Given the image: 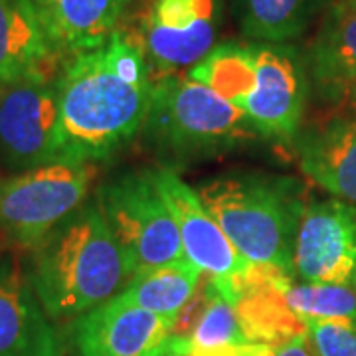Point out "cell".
I'll use <instances>...</instances> for the list:
<instances>
[{"label": "cell", "mask_w": 356, "mask_h": 356, "mask_svg": "<svg viewBox=\"0 0 356 356\" xmlns=\"http://www.w3.org/2000/svg\"><path fill=\"white\" fill-rule=\"evenodd\" d=\"M317 356H356V325L344 321H305Z\"/></svg>", "instance_id": "cell-23"}, {"label": "cell", "mask_w": 356, "mask_h": 356, "mask_svg": "<svg viewBox=\"0 0 356 356\" xmlns=\"http://www.w3.org/2000/svg\"><path fill=\"white\" fill-rule=\"evenodd\" d=\"M271 356H317L313 346L309 344V337L307 334H301L297 339H293L289 343L281 344L275 348V353Z\"/></svg>", "instance_id": "cell-25"}, {"label": "cell", "mask_w": 356, "mask_h": 356, "mask_svg": "<svg viewBox=\"0 0 356 356\" xmlns=\"http://www.w3.org/2000/svg\"><path fill=\"white\" fill-rule=\"evenodd\" d=\"M188 355V339L180 337H170V343L166 346L163 356H186Z\"/></svg>", "instance_id": "cell-26"}, {"label": "cell", "mask_w": 356, "mask_h": 356, "mask_svg": "<svg viewBox=\"0 0 356 356\" xmlns=\"http://www.w3.org/2000/svg\"><path fill=\"white\" fill-rule=\"evenodd\" d=\"M93 163L60 159L0 180V234L22 250L88 202Z\"/></svg>", "instance_id": "cell-6"}, {"label": "cell", "mask_w": 356, "mask_h": 356, "mask_svg": "<svg viewBox=\"0 0 356 356\" xmlns=\"http://www.w3.org/2000/svg\"><path fill=\"white\" fill-rule=\"evenodd\" d=\"M248 343L243 337L236 305L222 293H214L206 313L188 337V348H220L228 344Z\"/></svg>", "instance_id": "cell-22"}, {"label": "cell", "mask_w": 356, "mask_h": 356, "mask_svg": "<svg viewBox=\"0 0 356 356\" xmlns=\"http://www.w3.org/2000/svg\"><path fill=\"white\" fill-rule=\"evenodd\" d=\"M149 172L177 222L184 257L208 275L218 291L236 305L240 285L252 266L229 243L198 192L191 188L172 168L163 166Z\"/></svg>", "instance_id": "cell-9"}, {"label": "cell", "mask_w": 356, "mask_h": 356, "mask_svg": "<svg viewBox=\"0 0 356 356\" xmlns=\"http://www.w3.org/2000/svg\"><path fill=\"white\" fill-rule=\"evenodd\" d=\"M60 54L42 26L34 0H0V88L58 70Z\"/></svg>", "instance_id": "cell-17"}, {"label": "cell", "mask_w": 356, "mask_h": 356, "mask_svg": "<svg viewBox=\"0 0 356 356\" xmlns=\"http://www.w3.org/2000/svg\"><path fill=\"white\" fill-rule=\"evenodd\" d=\"M202 275V271L191 261L159 267L133 275L117 297L129 305L140 307L175 323L180 309L196 291Z\"/></svg>", "instance_id": "cell-18"}, {"label": "cell", "mask_w": 356, "mask_h": 356, "mask_svg": "<svg viewBox=\"0 0 356 356\" xmlns=\"http://www.w3.org/2000/svg\"><path fill=\"white\" fill-rule=\"evenodd\" d=\"M196 192L250 266L291 277L293 242L303 212L293 180L226 175L206 180Z\"/></svg>", "instance_id": "cell-3"}, {"label": "cell", "mask_w": 356, "mask_h": 356, "mask_svg": "<svg viewBox=\"0 0 356 356\" xmlns=\"http://www.w3.org/2000/svg\"><path fill=\"white\" fill-rule=\"evenodd\" d=\"M307 178L344 202L356 204V117H334L297 137Z\"/></svg>", "instance_id": "cell-14"}, {"label": "cell", "mask_w": 356, "mask_h": 356, "mask_svg": "<svg viewBox=\"0 0 356 356\" xmlns=\"http://www.w3.org/2000/svg\"><path fill=\"white\" fill-rule=\"evenodd\" d=\"M224 0H147L137 30L151 77L192 70L216 48Z\"/></svg>", "instance_id": "cell-8"}, {"label": "cell", "mask_w": 356, "mask_h": 356, "mask_svg": "<svg viewBox=\"0 0 356 356\" xmlns=\"http://www.w3.org/2000/svg\"><path fill=\"white\" fill-rule=\"evenodd\" d=\"M348 2H350V4H353V6H356V0H348Z\"/></svg>", "instance_id": "cell-29"}, {"label": "cell", "mask_w": 356, "mask_h": 356, "mask_svg": "<svg viewBox=\"0 0 356 356\" xmlns=\"http://www.w3.org/2000/svg\"><path fill=\"white\" fill-rule=\"evenodd\" d=\"M60 70L0 88V165L24 172L60 161Z\"/></svg>", "instance_id": "cell-7"}, {"label": "cell", "mask_w": 356, "mask_h": 356, "mask_svg": "<svg viewBox=\"0 0 356 356\" xmlns=\"http://www.w3.org/2000/svg\"><path fill=\"white\" fill-rule=\"evenodd\" d=\"M0 356H60L58 334L26 273L4 259L0 266Z\"/></svg>", "instance_id": "cell-13"}, {"label": "cell", "mask_w": 356, "mask_h": 356, "mask_svg": "<svg viewBox=\"0 0 356 356\" xmlns=\"http://www.w3.org/2000/svg\"><path fill=\"white\" fill-rule=\"evenodd\" d=\"M255 86L240 107L257 135L267 139H297L309 95L307 67L285 44H254Z\"/></svg>", "instance_id": "cell-10"}, {"label": "cell", "mask_w": 356, "mask_h": 356, "mask_svg": "<svg viewBox=\"0 0 356 356\" xmlns=\"http://www.w3.org/2000/svg\"><path fill=\"white\" fill-rule=\"evenodd\" d=\"M346 103L355 109V113H356V89L350 93V95H348V97H346Z\"/></svg>", "instance_id": "cell-27"}, {"label": "cell", "mask_w": 356, "mask_h": 356, "mask_svg": "<svg viewBox=\"0 0 356 356\" xmlns=\"http://www.w3.org/2000/svg\"><path fill=\"white\" fill-rule=\"evenodd\" d=\"M95 204L127 254L135 275L188 261L177 222L149 170L123 172L103 182Z\"/></svg>", "instance_id": "cell-5"}, {"label": "cell", "mask_w": 356, "mask_h": 356, "mask_svg": "<svg viewBox=\"0 0 356 356\" xmlns=\"http://www.w3.org/2000/svg\"><path fill=\"white\" fill-rule=\"evenodd\" d=\"M353 287H355V291H356V275H355V280H353V283H350Z\"/></svg>", "instance_id": "cell-28"}, {"label": "cell", "mask_w": 356, "mask_h": 356, "mask_svg": "<svg viewBox=\"0 0 356 356\" xmlns=\"http://www.w3.org/2000/svg\"><path fill=\"white\" fill-rule=\"evenodd\" d=\"M135 275L93 202H83L30 250L26 277L50 318L81 317L113 299Z\"/></svg>", "instance_id": "cell-2"}, {"label": "cell", "mask_w": 356, "mask_h": 356, "mask_svg": "<svg viewBox=\"0 0 356 356\" xmlns=\"http://www.w3.org/2000/svg\"><path fill=\"white\" fill-rule=\"evenodd\" d=\"M143 135L154 151L180 161L222 154L257 137L236 105L188 76L154 79Z\"/></svg>", "instance_id": "cell-4"}, {"label": "cell", "mask_w": 356, "mask_h": 356, "mask_svg": "<svg viewBox=\"0 0 356 356\" xmlns=\"http://www.w3.org/2000/svg\"><path fill=\"white\" fill-rule=\"evenodd\" d=\"M186 76L214 89L240 109L255 86L254 44H220Z\"/></svg>", "instance_id": "cell-19"}, {"label": "cell", "mask_w": 356, "mask_h": 356, "mask_svg": "<svg viewBox=\"0 0 356 356\" xmlns=\"http://www.w3.org/2000/svg\"><path fill=\"white\" fill-rule=\"evenodd\" d=\"M283 297L301 321H344L356 325V291L353 285L291 283Z\"/></svg>", "instance_id": "cell-21"}, {"label": "cell", "mask_w": 356, "mask_h": 356, "mask_svg": "<svg viewBox=\"0 0 356 356\" xmlns=\"http://www.w3.org/2000/svg\"><path fill=\"white\" fill-rule=\"evenodd\" d=\"M153 83L131 30L72 56L58 77L60 159L97 163L127 145L145 125Z\"/></svg>", "instance_id": "cell-1"}, {"label": "cell", "mask_w": 356, "mask_h": 356, "mask_svg": "<svg viewBox=\"0 0 356 356\" xmlns=\"http://www.w3.org/2000/svg\"><path fill=\"white\" fill-rule=\"evenodd\" d=\"M303 283L350 285L356 275V206L341 198L303 206L293 242Z\"/></svg>", "instance_id": "cell-11"}, {"label": "cell", "mask_w": 356, "mask_h": 356, "mask_svg": "<svg viewBox=\"0 0 356 356\" xmlns=\"http://www.w3.org/2000/svg\"><path fill=\"white\" fill-rule=\"evenodd\" d=\"M318 0H242V28L254 40L283 44L305 32Z\"/></svg>", "instance_id": "cell-20"}, {"label": "cell", "mask_w": 356, "mask_h": 356, "mask_svg": "<svg viewBox=\"0 0 356 356\" xmlns=\"http://www.w3.org/2000/svg\"><path fill=\"white\" fill-rule=\"evenodd\" d=\"M42 26L60 56L105 46L119 30L127 0H34Z\"/></svg>", "instance_id": "cell-15"}, {"label": "cell", "mask_w": 356, "mask_h": 356, "mask_svg": "<svg viewBox=\"0 0 356 356\" xmlns=\"http://www.w3.org/2000/svg\"><path fill=\"white\" fill-rule=\"evenodd\" d=\"M309 77L318 93L341 102L356 89V6L334 4L309 48Z\"/></svg>", "instance_id": "cell-16"}, {"label": "cell", "mask_w": 356, "mask_h": 356, "mask_svg": "<svg viewBox=\"0 0 356 356\" xmlns=\"http://www.w3.org/2000/svg\"><path fill=\"white\" fill-rule=\"evenodd\" d=\"M277 346L257 343L228 344L220 348H188L186 356H271Z\"/></svg>", "instance_id": "cell-24"}, {"label": "cell", "mask_w": 356, "mask_h": 356, "mask_svg": "<svg viewBox=\"0 0 356 356\" xmlns=\"http://www.w3.org/2000/svg\"><path fill=\"white\" fill-rule=\"evenodd\" d=\"M0 266H2V257H0Z\"/></svg>", "instance_id": "cell-30"}, {"label": "cell", "mask_w": 356, "mask_h": 356, "mask_svg": "<svg viewBox=\"0 0 356 356\" xmlns=\"http://www.w3.org/2000/svg\"><path fill=\"white\" fill-rule=\"evenodd\" d=\"M172 337V321L117 295L83 313L76 327L79 356H163Z\"/></svg>", "instance_id": "cell-12"}]
</instances>
